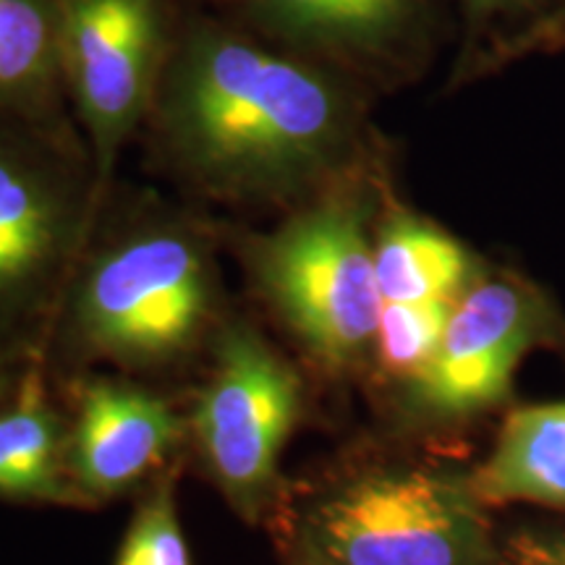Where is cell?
Masks as SVG:
<instances>
[{"label":"cell","instance_id":"cell-2","mask_svg":"<svg viewBox=\"0 0 565 565\" xmlns=\"http://www.w3.org/2000/svg\"><path fill=\"white\" fill-rule=\"evenodd\" d=\"M471 484L435 471H385L359 479L307 521L320 565H484L487 526Z\"/></svg>","mask_w":565,"mask_h":565},{"label":"cell","instance_id":"cell-1","mask_svg":"<svg viewBox=\"0 0 565 565\" xmlns=\"http://www.w3.org/2000/svg\"><path fill=\"white\" fill-rule=\"evenodd\" d=\"M173 124L204 166L228 175H275L315 160L338 126L320 76L233 40L200 42L183 63Z\"/></svg>","mask_w":565,"mask_h":565},{"label":"cell","instance_id":"cell-16","mask_svg":"<svg viewBox=\"0 0 565 565\" xmlns=\"http://www.w3.org/2000/svg\"><path fill=\"white\" fill-rule=\"evenodd\" d=\"M116 565H192L168 487L137 513Z\"/></svg>","mask_w":565,"mask_h":565},{"label":"cell","instance_id":"cell-6","mask_svg":"<svg viewBox=\"0 0 565 565\" xmlns=\"http://www.w3.org/2000/svg\"><path fill=\"white\" fill-rule=\"evenodd\" d=\"M61 51L76 97L100 147L131 124L154 51L150 0H68L61 13Z\"/></svg>","mask_w":565,"mask_h":565},{"label":"cell","instance_id":"cell-10","mask_svg":"<svg viewBox=\"0 0 565 565\" xmlns=\"http://www.w3.org/2000/svg\"><path fill=\"white\" fill-rule=\"evenodd\" d=\"M58 238L61 212L51 189L17 154L0 150V320L47 270Z\"/></svg>","mask_w":565,"mask_h":565},{"label":"cell","instance_id":"cell-7","mask_svg":"<svg viewBox=\"0 0 565 565\" xmlns=\"http://www.w3.org/2000/svg\"><path fill=\"white\" fill-rule=\"evenodd\" d=\"M532 335L526 296L508 282H484L454 307L435 356L414 377L416 393L445 414L490 406L508 391Z\"/></svg>","mask_w":565,"mask_h":565},{"label":"cell","instance_id":"cell-15","mask_svg":"<svg viewBox=\"0 0 565 565\" xmlns=\"http://www.w3.org/2000/svg\"><path fill=\"white\" fill-rule=\"evenodd\" d=\"M282 26L324 38H372L401 17L404 0H263Z\"/></svg>","mask_w":565,"mask_h":565},{"label":"cell","instance_id":"cell-3","mask_svg":"<svg viewBox=\"0 0 565 565\" xmlns=\"http://www.w3.org/2000/svg\"><path fill=\"white\" fill-rule=\"evenodd\" d=\"M259 278L322 359L345 362L377 338L383 296L374 252L349 207L315 210L267 238Z\"/></svg>","mask_w":565,"mask_h":565},{"label":"cell","instance_id":"cell-14","mask_svg":"<svg viewBox=\"0 0 565 565\" xmlns=\"http://www.w3.org/2000/svg\"><path fill=\"white\" fill-rule=\"evenodd\" d=\"M456 303L435 301H383L377 324L380 356L393 372L416 377L435 356Z\"/></svg>","mask_w":565,"mask_h":565},{"label":"cell","instance_id":"cell-11","mask_svg":"<svg viewBox=\"0 0 565 565\" xmlns=\"http://www.w3.org/2000/svg\"><path fill=\"white\" fill-rule=\"evenodd\" d=\"M374 275L383 301H454L469 275V257L448 233L395 221L374 249Z\"/></svg>","mask_w":565,"mask_h":565},{"label":"cell","instance_id":"cell-9","mask_svg":"<svg viewBox=\"0 0 565 565\" xmlns=\"http://www.w3.org/2000/svg\"><path fill=\"white\" fill-rule=\"evenodd\" d=\"M471 490L482 503L565 505V401L508 416Z\"/></svg>","mask_w":565,"mask_h":565},{"label":"cell","instance_id":"cell-4","mask_svg":"<svg viewBox=\"0 0 565 565\" xmlns=\"http://www.w3.org/2000/svg\"><path fill=\"white\" fill-rule=\"evenodd\" d=\"M299 380L249 330L225 338L194 424L212 475L242 511H254L275 482L296 416Z\"/></svg>","mask_w":565,"mask_h":565},{"label":"cell","instance_id":"cell-18","mask_svg":"<svg viewBox=\"0 0 565 565\" xmlns=\"http://www.w3.org/2000/svg\"><path fill=\"white\" fill-rule=\"evenodd\" d=\"M307 565H320V563H315V561H312V563H307Z\"/></svg>","mask_w":565,"mask_h":565},{"label":"cell","instance_id":"cell-8","mask_svg":"<svg viewBox=\"0 0 565 565\" xmlns=\"http://www.w3.org/2000/svg\"><path fill=\"white\" fill-rule=\"evenodd\" d=\"M179 440V416L160 398L95 383L82 395L71 469L89 494L108 498L150 475Z\"/></svg>","mask_w":565,"mask_h":565},{"label":"cell","instance_id":"cell-12","mask_svg":"<svg viewBox=\"0 0 565 565\" xmlns=\"http://www.w3.org/2000/svg\"><path fill=\"white\" fill-rule=\"evenodd\" d=\"M63 443L58 422L34 385L0 412V498L61 500Z\"/></svg>","mask_w":565,"mask_h":565},{"label":"cell","instance_id":"cell-5","mask_svg":"<svg viewBox=\"0 0 565 565\" xmlns=\"http://www.w3.org/2000/svg\"><path fill=\"white\" fill-rule=\"evenodd\" d=\"M207 309L200 254L179 236H145L105 257L89 275L82 320L100 349L126 359L179 351Z\"/></svg>","mask_w":565,"mask_h":565},{"label":"cell","instance_id":"cell-17","mask_svg":"<svg viewBox=\"0 0 565 565\" xmlns=\"http://www.w3.org/2000/svg\"><path fill=\"white\" fill-rule=\"evenodd\" d=\"M521 565H565V536H536L515 545Z\"/></svg>","mask_w":565,"mask_h":565},{"label":"cell","instance_id":"cell-13","mask_svg":"<svg viewBox=\"0 0 565 565\" xmlns=\"http://www.w3.org/2000/svg\"><path fill=\"white\" fill-rule=\"evenodd\" d=\"M58 32L45 0H0V100L45 82Z\"/></svg>","mask_w":565,"mask_h":565}]
</instances>
